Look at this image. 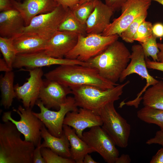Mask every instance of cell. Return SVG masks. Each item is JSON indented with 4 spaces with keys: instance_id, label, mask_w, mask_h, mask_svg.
<instances>
[{
    "instance_id": "obj_39",
    "label": "cell",
    "mask_w": 163,
    "mask_h": 163,
    "mask_svg": "<svg viewBox=\"0 0 163 163\" xmlns=\"http://www.w3.org/2000/svg\"><path fill=\"white\" fill-rule=\"evenodd\" d=\"M153 34L157 38L163 37V24L161 23L155 24L152 27Z\"/></svg>"
},
{
    "instance_id": "obj_1",
    "label": "cell",
    "mask_w": 163,
    "mask_h": 163,
    "mask_svg": "<svg viewBox=\"0 0 163 163\" xmlns=\"http://www.w3.org/2000/svg\"><path fill=\"white\" fill-rule=\"evenodd\" d=\"M46 79L68 87L88 85L103 90L118 85L101 77L95 68L79 65H61L44 74Z\"/></svg>"
},
{
    "instance_id": "obj_22",
    "label": "cell",
    "mask_w": 163,
    "mask_h": 163,
    "mask_svg": "<svg viewBox=\"0 0 163 163\" xmlns=\"http://www.w3.org/2000/svg\"><path fill=\"white\" fill-rule=\"evenodd\" d=\"M41 135L44 140L40 145L41 148H48L62 157L71 158L69 142L64 132L60 137L55 136L49 132L43 124Z\"/></svg>"
},
{
    "instance_id": "obj_44",
    "label": "cell",
    "mask_w": 163,
    "mask_h": 163,
    "mask_svg": "<svg viewBox=\"0 0 163 163\" xmlns=\"http://www.w3.org/2000/svg\"><path fill=\"white\" fill-rule=\"evenodd\" d=\"M157 45L159 50L157 54L158 62H163V43H157Z\"/></svg>"
},
{
    "instance_id": "obj_33",
    "label": "cell",
    "mask_w": 163,
    "mask_h": 163,
    "mask_svg": "<svg viewBox=\"0 0 163 163\" xmlns=\"http://www.w3.org/2000/svg\"><path fill=\"white\" fill-rule=\"evenodd\" d=\"M41 151L42 155L46 163H75L72 159L62 157L48 148H41Z\"/></svg>"
},
{
    "instance_id": "obj_30",
    "label": "cell",
    "mask_w": 163,
    "mask_h": 163,
    "mask_svg": "<svg viewBox=\"0 0 163 163\" xmlns=\"http://www.w3.org/2000/svg\"><path fill=\"white\" fill-rule=\"evenodd\" d=\"M147 14H146L137 18L132 22L128 27L122 32L120 37L125 42L132 43L134 42V37L140 24L145 19Z\"/></svg>"
},
{
    "instance_id": "obj_47",
    "label": "cell",
    "mask_w": 163,
    "mask_h": 163,
    "mask_svg": "<svg viewBox=\"0 0 163 163\" xmlns=\"http://www.w3.org/2000/svg\"><path fill=\"white\" fill-rule=\"evenodd\" d=\"M152 1H153L156 2L159 4L163 5V0H151Z\"/></svg>"
},
{
    "instance_id": "obj_7",
    "label": "cell",
    "mask_w": 163,
    "mask_h": 163,
    "mask_svg": "<svg viewBox=\"0 0 163 163\" xmlns=\"http://www.w3.org/2000/svg\"><path fill=\"white\" fill-rule=\"evenodd\" d=\"M32 109L25 108L20 105L17 109L13 110L20 116L19 120H15L12 118L11 111L4 112L2 119L3 122H11L24 135L25 140L33 143L36 146L41 142V131L43 124L33 113Z\"/></svg>"
},
{
    "instance_id": "obj_31",
    "label": "cell",
    "mask_w": 163,
    "mask_h": 163,
    "mask_svg": "<svg viewBox=\"0 0 163 163\" xmlns=\"http://www.w3.org/2000/svg\"><path fill=\"white\" fill-rule=\"evenodd\" d=\"M152 23L145 20L139 25L135 34L133 40L137 41L140 43L145 42L153 35Z\"/></svg>"
},
{
    "instance_id": "obj_9",
    "label": "cell",
    "mask_w": 163,
    "mask_h": 163,
    "mask_svg": "<svg viewBox=\"0 0 163 163\" xmlns=\"http://www.w3.org/2000/svg\"><path fill=\"white\" fill-rule=\"evenodd\" d=\"M151 0H128L122 6L121 14L114 19L101 34L107 36L117 34L119 36L137 18L148 13Z\"/></svg>"
},
{
    "instance_id": "obj_4",
    "label": "cell",
    "mask_w": 163,
    "mask_h": 163,
    "mask_svg": "<svg viewBox=\"0 0 163 163\" xmlns=\"http://www.w3.org/2000/svg\"><path fill=\"white\" fill-rule=\"evenodd\" d=\"M129 82L127 81L106 90L88 85L74 86L70 88L77 106L89 109L98 115L99 111L105 105L120 98L124 88Z\"/></svg>"
},
{
    "instance_id": "obj_24",
    "label": "cell",
    "mask_w": 163,
    "mask_h": 163,
    "mask_svg": "<svg viewBox=\"0 0 163 163\" xmlns=\"http://www.w3.org/2000/svg\"><path fill=\"white\" fill-rule=\"evenodd\" d=\"M14 77L12 71L5 72L4 75L0 76L1 105L5 109H9L11 106L13 99L16 97L14 86Z\"/></svg>"
},
{
    "instance_id": "obj_43",
    "label": "cell",
    "mask_w": 163,
    "mask_h": 163,
    "mask_svg": "<svg viewBox=\"0 0 163 163\" xmlns=\"http://www.w3.org/2000/svg\"><path fill=\"white\" fill-rule=\"evenodd\" d=\"M4 58L0 59V71L5 72L12 71Z\"/></svg>"
},
{
    "instance_id": "obj_45",
    "label": "cell",
    "mask_w": 163,
    "mask_h": 163,
    "mask_svg": "<svg viewBox=\"0 0 163 163\" xmlns=\"http://www.w3.org/2000/svg\"><path fill=\"white\" fill-rule=\"evenodd\" d=\"M98 162L94 161L91 157V155L87 154L85 156L83 163H97Z\"/></svg>"
},
{
    "instance_id": "obj_6",
    "label": "cell",
    "mask_w": 163,
    "mask_h": 163,
    "mask_svg": "<svg viewBox=\"0 0 163 163\" xmlns=\"http://www.w3.org/2000/svg\"><path fill=\"white\" fill-rule=\"evenodd\" d=\"M119 37L117 34L107 36L97 34L78 35L76 45L65 57L86 62L103 52Z\"/></svg>"
},
{
    "instance_id": "obj_14",
    "label": "cell",
    "mask_w": 163,
    "mask_h": 163,
    "mask_svg": "<svg viewBox=\"0 0 163 163\" xmlns=\"http://www.w3.org/2000/svg\"><path fill=\"white\" fill-rule=\"evenodd\" d=\"M132 53L130 56V62L126 69L122 72L119 79L122 82L127 76L133 73H136L146 81V84L142 90L138 94L136 98L133 102L135 103L140 101V96L150 86L157 83L159 81L151 75L148 72L146 66L145 58L142 48L141 44H135L131 48Z\"/></svg>"
},
{
    "instance_id": "obj_32",
    "label": "cell",
    "mask_w": 163,
    "mask_h": 163,
    "mask_svg": "<svg viewBox=\"0 0 163 163\" xmlns=\"http://www.w3.org/2000/svg\"><path fill=\"white\" fill-rule=\"evenodd\" d=\"M157 37L153 34L144 43H140L144 53L145 59L150 56L155 61H158L157 54L159 50L156 41Z\"/></svg>"
},
{
    "instance_id": "obj_2",
    "label": "cell",
    "mask_w": 163,
    "mask_h": 163,
    "mask_svg": "<svg viewBox=\"0 0 163 163\" xmlns=\"http://www.w3.org/2000/svg\"><path fill=\"white\" fill-rule=\"evenodd\" d=\"M21 134L10 121L0 123V163H33L35 146Z\"/></svg>"
},
{
    "instance_id": "obj_46",
    "label": "cell",
    "mask_w": 163,
    "mask_h": 163,
    "mask_svg": "<svg viewBox=\"0 0 163 163\" xmlns=\"http://www.w3.org/2000/svg\"><path fill=\"white\" fill-rule=\"evenodd\" d=\"M93 0H81L79 5H81L85 2Z\"/></svg>"
},
{
    "instance_id": "obj_20",
    "label": "cell",
    "mask_w": 163,
    "mask_h": 163,
    "mask_svg": "<svg viewBox=\"0 0 163 163\" xmlns=\"http://www.w3.org/2000/svg\"><path fill=\"white\" fill-rule=\"evenodd\" d=\"M25 26L23 18L15 8L0 12V37L14 38L20 33Z\"/></svg>"
},
{
    "instance_id": "obj_36",
    "label": "cell",
    "mask_w": 163,
    "mask_h": 163,
    "mask_svg": "<svg viewBox=\"0 0 163 163\" xmlns=\"http://www.w3.org/2000/svg\"><path fill=\"white\" fill-rule=\"evenodd\" d=\"M146 143L148 145L158 144L163 147V132L161 130L158 131L154 137L148 140Z\"/></svg>"
},
{
    "instance_id": "obj_21",
    "label": "cell",
    "mask_w": 163,
    "mask_h": 163,
    "mask_svg": "<svg viewBox=\"0 0 163 163\" xmlns=\"http://www.w3.org/2000/svg\"><path fill=\"white\" fill-rule=\"evenodd\" d=\"M63 129L69 142L71 158L75 163H83L84 158L87 154L95 152L77 135L74 129L63 124Z\"/></svg>"
},
{
    "instance_id": "obj_13",
    "label": "cell",
    "mask_w": 163,
    "mask_h": 163,
    "mask_svg": "<svg viewBox=\"0 0 163 163\" xmlns=\"http://www.w3.org/2000/svg\"><path fill=\"white\" fill-rule=\"evenodd\" d=\"M57 65H79L89 66L86 62L77 59L54 58L42 51L30 54H17L12 67L14 68H22L24 67L29 69Z\"/></svg>"
},
{
    "instance_id": "obj_48",
    "label": "cell",
    "mask_w": 163,
    "mask_h": 163,
    "mask_svg": "<svg viewBox=\"0 0 163 163\" xmlns=\"http://www.w3.org/2000/svg\"><path fill=\"white\" fill-rule=\"evenodd\" d=\"M16 0V1H18V2H20L21 1V0Z\"/></svg>"
},
{
    "instance_id": "obj_17",
    "label": "cell",
    "mask_w": 163,
    "mask_h": 163,
    "mask_svg": "<svg viewBox=\"0 0 163 163\" xmlns=\"http://www.w3.org/2000/svg\"><path fill=\"white\" fill-rule=\"evenodd\" d=\"M78 35L57 30L48 40L43 52L54 58H63L76 45Z\"/></svg>"
},
{
    "instance_id": "obj_12",
    "label": "cell",
    "mask_w": 163,
    "mask_h": 163,
    "mask_svg": "<svg viewBox=\"0 0 163 163\" xmlns=\"http://www.w3.org/2000/svg\"><path fill=\"white\" fill-rule=\"evenodd\" d=\"M21 69L28 72L30 76L22 85L20 86L17 84L14 85L16 97L21 101L24 107L32 109L39 99L43 82V71L41 68Z\"/></svg>"
},
{
    "instance_id": "obj_29",
    "label": "cell",
    "mask_w": 163,
    "mask_h": 163,
    "mask_svg": "<svg viewBox=\"0 0 163 163\" xmlns=\"http://www.w3.org/2000/svg\"><path fill=\"white\" fill-rule=\"evenodd\" d=\"M96 0H93L79 5L72 11L77 19L82 23L86 24L88 17L93 11Z\"/></svg>"
},
{
    "instance_id": "obj_11",
    "label": "cell",
    "mask_w": 163,
    "mask_h": 163,
    "mask_svg": "<svg viewBox=\"0 0 163 163\" xmlns=\"http://www.w3.org/2000/svg\"><path fill=\"white\" fill-rule=\"evenodd\" d=\"M101 126L90 128L88 131L83 132L81 139L98 153L105 162L115 163L119 156V151L112 139Z\"/></svg>"
},
{
    "instance_id": "obj_5",
    "label": "cell",
    "mask_w": 163,
    "mask_h": 163,
    "mask_svg": "<svg viewBox=\"0 0 163 163\" xmlns=\"http://www.w3.org/2000/svg\"><path fill=\"white\" fill-rule=\"evenodd\" d=\"M114 102L102 107L98 114L103 122L102 128L112 139L116 145L126 148L128 145L131 128L126 120L116 111Z\"/></svg>"
},
{
    "instance_id": "obj_3",
    "label": "cell",
    "mask_w": 163,
    "mask_h": 163,
    "mask_svg": "<svg viewBox=\"0 0 163 163\" xmlns=\"http://www.w3.org/2000/svg\"><path fill=\"white\" fill-rule=\"evenodd\" d=\"M130 55L124 44L117 40L86 62L89 66L96 69L101 77L116 83L128 65Z\"/></svg>"
},
{
    "instance_id": "obj_23",
    "label": "cell",
    "mask_w": 163,
    "mask_h": 163,
    "mask_svg": "<svg viewBox=\"0 0 163 163\" xmlns=\"http://www.w3.org/2000/svg\"><path fill=\"white\" fill-rule=\"evenodd\" d=\"M12 38L18 54L43 51L48 40L38 36L32 35H18Z\"/></svg>"
},
{
    "instance_id": "obj_15",
    "label": "cell",
    "mask_w": 163,
    "mask_h": 163,
    "mask_svg": "<svg viewBox=\"0 0 163 163\" xmlns=\"http://www.w3.org/2000/svg\"><path fill=\"white\" fill-rule=\"evenodd\" d=\"M72 93L70 88L46 79L43 80L38 98L45 107L57 110L66 102L67 95Z\"/></svg>"
},
{
    "instance_id": "obj_10",
    "label": "cell",
    "mask_w": 163,
    "mask_h": 163,
    "mask_svg": "<svg viewBox=\"0 0 163 163\" xmlns=\"http://www.w3.org/2000/svg\"><path fill=\"white\" fill-rule=\"evenodd\" d=\"M36 105L39 107L40 112H33V113L42 122L50 133L58 137H60L63 133V121L67 113L78 110L74 97L71 96H68L66 102L56 111L45 107L39 99Z\"/></svg>"
},
{
    "instance_id": "obj_8",
    "label": "cell",
    "mask_w": 163,
    "mask_h": 163,
    "mask_svg": "<svg viewBox=\"0 0 163 163\" xmlns=\"http://www.w3.org/2000/svg\"><path fill=\"white\" fill-rule=\"evenodd\" d=\"M66 10L59 5L51 12L35 16L17 36L36 35L49 40L57 30Z\"/></svg>"
},
{
    "instance_id": "obj_40",
    "label": "cell",
    "mask_w": 163,
    "mask_h": 163,
    "mask_svg": "<svg viewBox=\"0 0 163 163\" xmlns=\"http://www.w3.org/2000/svg\"><path fill=\"white\" fill-rule=\"evenodd\" d=\"M150 163H163V147L158 150L152 156Z\"/></svg>"
},
{
    "instance_id": "obj_35",
    "label": "cell",
    "mask_w": 163,
    "mask_h": 163,
    "mask_svg": "<svg viewBox=\"0 0 163 163\" xmlns=\"http://www.w3.org/2000/svg\"><path fill=\"white\" fill-rule=\"evenodd\" d=\"M40 143L35 148L33 156V163H46L41 152L40 145Z\"/></svg>"
},
{
    "instance_id": "obj_18",
    "label": "cell",
    "mask_w": 163,
    "mask_h": 163,
    "mask_svg": "<svg viewBox=\"0 0 163 163\" xmlns=\"http://www.w3.org/2000/svg\"><path fill=\"white\" fill-rule=\"evenodd\" d=\"M13 8L20 13L25 26L35 16L51 12L59 5L56 0H24L23 2L11 0Z\"/></svg>"
},
{
    "instance_id": "obj_19",
    "label": "cell",
    "mask_w": 163,
    "mask_h": 163,
    "mask_svg": "<svg viewBox=\"0 0 163 163\" xmlns=\"http://www.w3.org/2000/svg\"><path fill=\"white\" fill-rule=\"evenodd\" d=\"M114 11L100 0H96L94 8L86 22L88 34H101L110 23Z\"/></svg>"
},
{
    "instance_id": "obj_42",
    "label": "cell",
    "mask_w": 163,
    "mask_h": 163,
    "mask_svg": "<svg viewBox=\"0 0 163 163\" xmlns=\"http://www.w3.org/2000/svg\"><path fill=\"white\" fill-rule=\"evenodd\" d=\"M131 161L129 156L128 154H123L117 157L115 163H130Z\"/></svg>"
},
{
    "instance_id": "obj_38",
    "label": "cell",
    "mask_w": 163,
    "mask_h": 163,
    "mask_svg": "<svg viewBox=\"0 0 163 163\" xmlns=\"http://www.w3.org/2000/svg\"><path fill=\"white\" fill-rule=\"evenodd\" d=\"M147 68L163 72V62L151 61L148 58L145 59Z\"/></svg>"
},
{
    "instance_id": "obj_16",
    "label": "cell",
    "mask_w": 163,
    "mask_h": 163,
    "mask_svg": "<svg viewBox=\"0 0 163 163\" xmlns=\"http://www.w3.org/2000/svg\"><path fill=\"white\" fill-rule=\"evenodd\" d=\"M63 124L74 129L77 135L82 138L85 129L96 126H101L103 122L100 115L91 110L80 107L77 111L68 112Z\"/></svg>"
},
{
    "instance_id": "obj_37",
    "label": "cell",
    "mask_w": 163,
    "mask_h": 163,
    "mask_svg": "<svg viewBox=\"0 0 163 163\" xmlns=\"http://www.w3.org/2000/svg\"><path fill=\"white\" fill-rule=\"evenodd\" d=\"M128 0H105V3L115 11L121 10L123 5Z\"/></svg>"
},
{
    "instance_id": "obj_27",
    "label": "cell",
    "mask_w": 163,
    "mask_h": 163,
    "mask_svg": "<svg viewBox=\"0 0 163 163\" xmlns=\"http://www.w3.org/2000/svg\"><path fill=\"white\" fill-rule=\"evenodd\" d=\"M137 115L144 122L157 125L163 132V110L144 106L137 112Z\"/></svg>"
},
{
    "instance_id": "obj_25",
    "label": "cell",
    "mask_w": 163,
    "mask_h": 163,
    "mask_svg": "<svg viewBox=\"0 0 163 163\" xmlns=\"http://www.w3.org/2000/svg\"><path fill=\"white\" fill-rule=\"evenodd\" d=\"M142 99L144 106L163 110V81H159L148 88Z\"/></svg>"
},
{
    "instance_id": "obj_34",
    "label": "cell",
    "mask_w": 163,
    "mask_h": 163,
    "mask_svg": "<svg viewBox=\"0 0 163 163\" xmlns=\"http://www.w3.org/2000/svg\"><path fill=\"white\" fill-rule=\"evenodd\" d=\"M81 0H56L59 5L65 9H72L79 5Z\"/></svg>"
},
{
    "instance_id": "obj_26",
    "label": "cell",
    "mask_w": 163,
    "mask_h": 163,
    "mask_svg": "<svg viewBox=\"0 0 163 163\" xmlns=\"http://www.w3.org/2000/svg\"><path fill=\"white\" fill-rule=\"evenodd\" d=\"M57 30L74 33L84 36L87 35L86 24H83L79 21L70 8L66 9Z\"/></svg>"
},
{
    "instance_id": "obj_28",
    "label": "cell",
    "mask_w": 163,
    "mask_h": 163,
    "mask_svg": "<svg viewBox=\"0 0 163 163\" xmlns=\"http://www.w3.org/2000/svg\"><path fill=\"white\" fill-rule=\"evenodd\" d=\"M0 50L9 67L13 69V64L17 53L13 43V38L0 37Z\"/></svg>"
},
{
    "instance_id": "obj_41",
    "label": "cell",
    "mask_w": 163,
    "mask_h": 163,
    "mask_svg": "<svg viewBox=\"0 0 163 163\" xmlns=\"http://www.w3.org/2000/svg\"><path fill=\"white\" fill-rule=\"evenodd\" d=\"M11 0H0V11L2 12L13 8Z\"/></svg>"
}]
</instances>
